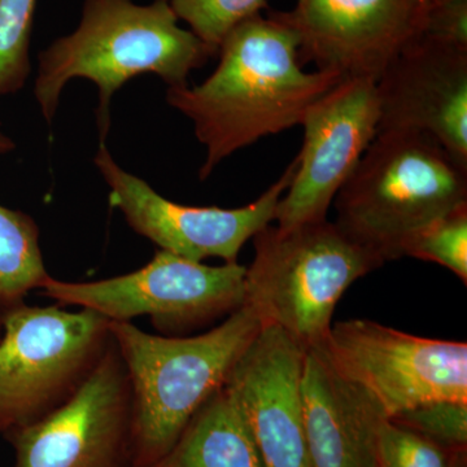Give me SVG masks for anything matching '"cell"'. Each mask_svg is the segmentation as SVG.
Listing matches in <instances>:
<instances>
[{
	"label": "cell",
	"instance_id": "277c9868",
	"mask_svg": "<svg viewBox=\"0 0 467 467\" xmlns=\"http://www.w3.org/2000/svg\"><path fill=\"white\" fill-rule=\"evenodd\" d=\"M467 202V165L416 131H380L334 199L337 226L380 263L402 243Z\"/></svg>",
	"mask_w": 467,
	"mask_h": 467
},
{
	"label": "cell",
	"instance_id": "d6986e66",
	"mask_svg": "<svg viewBox=\"0 0 467 467\" xmlns=\"http://www.w3.org/2000/svg\"><path fill=\"white\" fill-rule=\"evenodd\" d=\"M201 41L218 54L221 43L248 18L269 9L267 0H164Z\"/></svg>",
	"mask_w": 467,
	"mask_h": 467
},
{
	"label": "cell",
	"instance_id": "3957f363",
	"mask_svg": "<svg viewBox=\"0 0 467 467\" xmlns=\"http://www.w3.org/2000/svg\"><path fill=\"white\" fill-rule=\"evenodd\" d=\"M261 327L247 304L196 337L152 335L131 322H110L133 399V467H155L167 456L199 409L225 386Z\"/></svg>",
	"mask_w": 467,
	"mask_h": 467
},
{
	"label": "cell",
	"instance_id": "7402d4cb",
	"mask_svg": "<svg viewBox=\"0 0 467 467\" xmlns=\"http://www.w3.org/2000/svg\"><path fill=\"white\" fill-rule=\"evenodd\" d=\"M451 451L407 427L384 420L378 441L377 467H453Z\"/></svg>",
	"mask_w": 467,
	"mask_h": 467
},
{
	"label": "cell",
	"instance_id": "d4e9b609",
	"mask_svg": "<svg viewBox=\"0 0 467 467\" xmlns=\"http://www.w3.org/2000/svg\"><path fill=\"white\" fill-rule=\"evenodd\" d=\"M0 337H2V315H0Z\"/></svg>",
	"mask_w": 467,
	"mask_h": 467
},
{
	"label": "cell",
	"instance_id": "9c48e42d",
	"mask_svg": "<svg viewBox=\"0 0 467 467\" xmlns=\"http://www.w3.org/2000/svg\"><path fill=\"white\" fill-rule=\"evenodd\" d=\"M95 164L109 183L113 207L124 213L135 232L162 251L196 263L208 257L238 263L245 243L275 221L276 205L292 182L297 160L257 201L235 209L187 207L168 201L117 165L104 144L95 156Z\"/></svg>",
	"mask_w": 467,
	"mask_h": 467
},
{
	"label": "cell",
	"instance_id": "5b68a950",
	"mask_svg": "<svg viewBox=\"0 0 467 467\" xmlns=\"http://www.w3.org/2000/svg\"><path fill=\"white\" fill-rule=\"evenodd\" d=\"M245 304L308 350L324 344L350 285L383 264L331 221L267 225L254 236Z\"/></svg>",
	"mask_w": 467,
	"mask_h": 467
},
{
	"label": "cell",
	"instance_id": "603a6c76",
	"mask_svg": "<svg viewBox=\"0 0 467 467\" xmlns=\"http://www.w3.org/2000/svg\"><path fill=\"white\" fill-rule=\"evenodd\" d=\"M420 36L467 50V0H429Z\"/></svg>",
	"mask_w": 467,
	"mask_h": 467
},
{
	"label": "cell",
	"instance_id": "8fae6325",
	"mask_svg": "<svg viewBox=\"0 0 467 467\" xmlns=\"http://www.w3.org/2000/svg\"><path fill=\"white\" fill-rule=\"evenodd\" d=\"M379 119L377 81L362 77H346L310 106L296 171L276 205V226L327 220L335 196L376 140Z\"/></svg>",
	"mask_w": 467,
	"mask_h": 467
},
{
	"label": "cell",
	"instance_id": "e0dca14e",
	"mask_svg": "<svg viewBox=\"0 0 467 467\" xmlns=\"http://www.w3.org/2000/svg\"><path fill=\"white\" fill-rule=\"evenodd\" d=\"M47 276L33 218L0 205V313L23 304Z\"/></svg>",
	"mask_w": 467,
	"mask_h": 467
},
{
	"label": "cell",
	"instance_id": "8992f818",
	"mask_svg": "<svg viewBox=\"0 0 467 467\" xmlns=\"http://www.w3.org/2000/svg\"><path fill=\"white\" fill-rule=\"evenodd\" d=\"M0 431L41 420L75 395L113 342L110 321L88 309L3 310Z\"/></svg>",
	"mask_w": 467,
	"mask_h": 467
},
{
	"label": "cell",
	"instance_id": "7c38bea8",
	"mask_svg": "<svg viewBox=\"0 0 467 467\" xmlns=\"http://www.w3.org/2000/svg\"><path fill=\"white\" fill-rule=\"evenodd\" d=\"M429 0H296L279 11L299 38L301 66L379 78L425 27Z\"/></svg>",
	"mask_w": 467,
	"mask_h": 467
},
{
	"label": "cell",
	"instance_id": "6da1fadb",
	"mask_svg": "<svg viewBox=\"0 0 467 467\" xmlns=\"http://www.w3.org/2000/svg\"><path fill=\"white\" fill-rule=\"evenodd\" d=\"M220 63L202 85L169 88L167 100L189 117L207 149L201 180L236 150L301 125L316 100L346 77L304 72L299 38L267 9L235 27L218 48Z\"/></svg>",
	"mask_w": 467,
	"mask_h": 467
},
{
	"label": "cell",
	"instance_id": "44dd1931",
	"mask_svg": "<svg viewBox=\"0 0 467 467\" xmlns=\"http://www.w3.org/2000/svg\"><path fill=\"white\" fill-rule=\"evenodd\" d=\"M392 422L407 427L439 447L462 451L467 442V401L434 400L401 411Z\"/></svg>",
	"mask_w": 467,
	"mask_h": 467
},
{
	"label": "cell",
	"instance_id": "52a82bcc",
	"mask_svg": "<svg viewBox=\"0 0 467 467\" xmlns=\"http://www.w3.org/2000/svg\"><path fill=\"white\" fill-rule=\"evenodd\" d=\"M247 267L238 263L208 266L168 251L146 266L97 282L43 281V296L63 306L92 310L110 322L149 316L162 334L196 330L232 315L245 304Z\"/></svg>",
	"mask_w": 467,
	"mask_h": 467
},
{
	"label": "cell",
	"instance_id": "4fadbf2b",
	"mask_svg": "<svg viewBox=\"0 0 467 467\" xmlns=\"http://www.w3.org/2000/svg\"><path fill=\"white\" fill-rule=\"evenodd\" d=\"M380 131L434 138L467 165V50L418 36L377 81Z\"/></svg>",
	"mask_w": 467,
	"mask_h": 467
},
{
	"label": "cell",
	"instance_id": "cb8c5ba5",
	"mask_svg": "<svg viewBox=\"0 0 467 467\" xmlns=\"http://www.w3.org/2000/svg\"><path fill=\"white\" fill-rule=\"evenodd\" d=\"M12 147H14L12 140H8L5 135L0 134V153L7 152V150H12Z\"/></svg>",
	"mask_w": 467,
	"mask_h": 467
},
{
	"label": "cell",
	"instance_id": "ffe728a7",
	"mask_svg": "<svg viewBox=\"0 0 467 467\" xmlns=\"http://www.w3.org/2000/svg\"><path fill=\"white\" fill-rule=\"evenodd\" d=\"M36 0H0V97L17 91L30 72L29 43Z\"/></svg>",
	"mask_w": 467,
	"mask_h": 467
},
{
	"label": "cell",
	"instance_id": "7a4b0ae2",
	"mask_svg": "<svg viewBox=\"0 0 467 467\" xmlns=\"http://www.w3.org/2000/svg\"><path fill=\"white\" fill-rule=\"evenodd\" d=\"M216 55L192 30L178 26L164 0L146 5L133 0H85L75 32L39 54L34 94L51 121L64 86L76 77L90 79L99 88L98 128L103 142L109 130L110 99L129 79L153 73L169 88H181L192 70Z\"/></svg>",
	"mask_w": 467,
	"mask_h": 467
},
{
	"label": "cell",
	"instance_id": "30bf717a",
	"mask_svg": "<svg viewBox=\"0 0 467 467\" xmlns=\"http://www.w3.org/2000/svg\"><path fill=\"white\" fill-rule=\"evenodd\" d=\"M133 399L115 342L72 398L15 430V467H133Z\"/></svg>",
	"mask_w": 467,
	"mask_h": 467
},
{
	"label": "cell",
	"instance_id": "ac0fdd59",
	"mask_svg": "<svg viewBox=\"0 0 467 467\" xmlns=\"http://www.w3.org/2000/svg\"><path fill=\"white\" fill-rule=\"evenodd\" d=\"M401 254L447 267L466 285L467 202L411 233L402 243Z\"/></svg>",
	"mask_w": 467,
	"mask_h": 467
},
{
	"label": "cell",
	"instance_id": "ba28073f",
	"mask_svg": "<svg viewBox=\"0 0 467 467\" xmlns=\"http://www.w3.org/2000/svg\"><path fill=\"white\" fill-rule=\"evenodd\" d=\"M334 368L367 389L387 418L434 400L467 401V343L429 339L368 319L331 326Z\"/></svg>",
	"mask_w": 467,
	"mask_h": 467
},
{
	"label": "cell",
	"instance_id": "5bb4252c",
	"mask_svg": "<svg viewBox=\"0 0 467 467\" xmlns=\"http://www.w3.org/2000/svg\"><path fill=\"white\" fill-rule=\"evenodd\" d=\"M306 352L281 328L263 326L227 378L266 467H312L300 393Z\"/></svg>",
	"mask_w": 467,
	"mask_h": 467
},
{
	"label": "cell",
	"instance_id": "2e32d148",
	"mask_svg": "<svg viewBox=\"0 0 467 467\" xmlns=\"http://www.w3.org/2000/svg\"><path fill=\"white\" fill-rule=\"evenodd\" d=\"M155 467H266L250 426L226 386L218 389Z\"/></svg>",
	"mask_w": 467,
	"mask_h": 467
},
{
	"label": "cell",
	"instance_id": "9a60e30c",
	"mask_svg": "<svg viewBox=\"0 0 467 467\" xmlns=\"http://www.w3.org/2000/svg\"><path fill=\"white\" fill-rule=\"evenodd\" d=\"M300 393L312 467H377L389 418L367 389L334 368L321 346L306 352Z\"/></svg>",
	"mask_w": 467,
	"mask_h": 467
}]
</instances>
